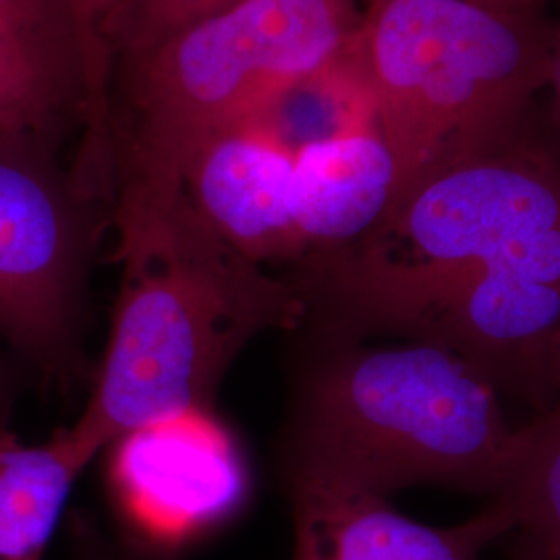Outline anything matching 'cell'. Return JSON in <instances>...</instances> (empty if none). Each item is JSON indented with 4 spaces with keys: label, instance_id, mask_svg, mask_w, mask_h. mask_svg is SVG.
<instances>
[{
    "label": "cell",
    "instance_id": "4fadbf2b",
    "mask_svg": "<svg viewBox=\"0 0 560 560\" xmlns=\"http://www.w3.org/2000/svg\"><path fill=\"white\" fill-rule=\"evenodd\" d=\"M494 501L511 515L520 540L560 552V400L520 428L513 474Z\"/></svg>",
    "mask_w": 560,
    "mask_h": 560
},
{
    "label": "cell",
    "instance_id": "277c9868",
    "mask_svg": "<svg viewBox=\"0 0 560 560\" xmlns=\"http://www.w3.org/2000/svg\"><path fill=\"white\" fill-rule=\"evenodd\" d=\"M550 55L552 36L534 15L471 0H361L340 65L397 161L400 198L517 131L548 85Z\"/></svg>",
    "mask_w": 560,
    "mask_h": 560
},
{
    "label": "cell",
    "instance_id": "ffe728a7",
    "mask_svg": "<svg viewBox=\"0 0 560 560\" xmlns=\"http://www.w3.org/2000/svg\"><path fill=\"white\" fill-rule=\"evenodd\" d=\"M515 560H560V552H548L529 541L520 540Z\"/></svg>",
    "mask_w": 560,
    "mask_h": 560
},
{
    "label": "cell",
    "instance_id": "9a60e30c",
    "mask_svg": "<svg viewBox=\"0 0 560 560\" xmlns=\"http://www.w3.org/2000/svg\"><path fill=\"white\" fill-rule=\"evenodd\" d=\"M71 560H168L148 555L127 541L106 538L90 515H73L69 527Z\"/></svg>",
    "mask_w": 560,
    "mask_h": 560
},
{
    "label": "cell",
    "instance_id": "3957f363",
    "mask_svg": "<svg viewBox=\"0 0 560 560\" xmlns=\"http://www.w3.org/2000/svg\"><path fill=\"white\" fill-rule=\"evenodd\" d=\"M520 453L492 376L416 339L345 347L301 390L293 453L390 497L411 486L499 494Z\"/></svg>",
    "mask_w": 560,
    "mask_h": 560
},
{
    "label": "cell",
    "instance_id": "d6986e66",
    "mask_svg": "<svg viewBox=\"0 0 560 560\" xmlns=\"http://www.w3.org/2000/svg\"><path fill=\"white\" fill-rule=\"evenodd\" d=\"M546 378L555 384L560 390V328L557 337L552 340L550 353H548V365H546Z\"/></svg>",
    "mask_w": 560,
    "mask_h": 560
},
{
    "label": "cell",
    "instance_id": "7a4b0ae2",
    "mask_svg": "<svg viewBox=\"0 0 560 560\" xmlns=\"http://www.w3.org/2000/svg\"><path fill=\"white\" fill-rule=\"evenodd\" d=\"M360 18V0H247L115 60L106 108L110 203L183 194L208 145L330 71Z\"/></svg>",
    "mask_w": 560,
    "mask_h": 560
},
{
    "label": "cell",
    "instance_id": "52a82bcc",
    "mask_svg": "<svg viewBox=\"0 0 560 560\" xmlns=\"http://www.w3.org/2000/svg\"><path fill=\"white\" fill-rule=\"evenodd\" d=\"M104 451L119 538L148 555L180 560L235 525L252 501L249 465L212 407L148 421Z\"/></svg>",
    "mask_w": 560,
    "mask_h": 560
},
{
    "label": "cell",
    "instance_id": "44dd1931",
    "mask_svg": "<svg viewBox=\"0 0 560 560\" xmlns=\"http://www.w3.org/2000/svg\"><path fill=\"white\" fill-rule=\"evenodd\" d=\"M80 2L85 7V11L101 23V27L104 25V20L108 18L110 9L117 4V0H80Z\"/></svg>",
    "mask_w": 560,
    "mask_h": 560
},
{
    "label": "cell",
    "instance_id": "2e32d148",
    "mask_svg": "<svg viewBox=\"0 0 560 560\" xmlns=\"http://www.w3.org/2000/svg\"><path fill=\"white\" fill-rule=\"evenodd\" d=\"M20 384V370L13 368V361L0 358V434L9 432Z\"/></svg>",
    "mask_w": 560,
    "mask_h": 560
},
{
    "label": "cell",
    "instance_id": "5bb4252c",
    "mask_svg": "<svg viewBox=\"0 0 560 560\" xmlns=\"http://www.w3.org/2000/svg\"><path fill=\"white\" fill-rule=\"evenodd\" d=\"M243 2L247 0H117L102 25L110 65Z\"/></svg>",
    "mask_w": 560,
    "mask_h": 560
},
{
    "label": "cell",
    "instance_id": "5b68a950",
    "mask_svg": "<svg viewBox=\"0 0 560 560\" xmlns=\"http://www.w3.org/2000/svg\"><path fill=\"white\" fill-rule=\"evenodd\" d=\"M560 226V159L517 131L411 185L363 240L301 261L291 282L340 335L405 332L448 284Z\"/></svg>",
    "mask_w": 560,
    "mask_h": 560
},
{
    "label": "cell",
    "instance_id": "8992f818",
    "mask_svg": "<svg viewBox=\"0 0 560 560\" xmlns=\"http://www.w3.org/2000/svg\"><path fill=\"white\" fill-rule=\"evenodd\" d=\"M102 206L59 145L0 129V339L46 381L88 372L81 326Z\"/></svg>",
    "mask_w": 560,
    "mask_h": 560
},
{
    "label": "cell",
    "instance_id": "30bf717a",
    "mask_svg": "<svg viewBox=\"0 0 560 560\" xmlns=\"http://www.w3.org/2000/svg\"><path fill=\"white\" fill-rule=\"evenodd\" d=\"M287 494L291 560H481L490 544L515 534L501 502L459 525L432 527L399 513L381 492L298 455L287 469Z\"/></svg>",
    "mask_w": 560,
    "mask_h": 560
},
{
    "label": "cell",
    "instance_id": "ba28073f",
    "mask_svg": "<svg viewBox=\"0 0 560 560\" xmlns=\"http://www.w3.org/2000/svg\"><path fill=\"white\" fill-rule=\"evenodd\" d=\"M110 55L80 0H0V129L80 145L81 173L108 179Z\"/></svg>",
    "mask_w": 560,
    "mask_h": 560
},
{
    "label": "cell",
    "instance_id": "7c38bea8",
    "mask_svg": "<svg viewBox=\"0 0 560 560\" xmlns=\"http://www.w3.org/2000/svg\"><path fill=\"white\" fill-rule=\"evenodd\" d=\"M90 460L71 428L42 444L0 434V560H44Z\"/></svg>",
    "mask_w": 560,
    "mask_h": 560
},
{
    "label": "cell",
    "instance_id": "8fae6325",
    "mask_svg": "<svg viewBox=\"0 0 560 560\" xmlns=\"http://www.w3.org/2000/svg\"><path fill=\"white\" fill-rule=\"evenodd\" d=\"M399 194L397 161L370 120L301 145L291 185L298 264L370 235Z\"/></svg>",
    "mask_w": 560,
    "mask_h": 560
},
{
    "label": "cell",
    "instance_id": "e0dca14e",
    "mask_svg": "<svg viewBox=\"0 0 560 560\" xmlns=\"http://www.w3.org/2000/svg\"><path fill=\"white\" fill-rule=\"evenodd\" d=\"M548 85L552 88V110H555V122L560 136V27L552 36V55H550V75Z\"/></svg>",
    "mask_w": 560,
    "mask_h": 560
},
{
    "label": "cell",
    "instance_id": "ac0fdd59",
    "mask_svg": "<svg viewBox=\"0 0 560 560\" xmlns=\"http://www.w3.org/2000/svg\"><path fill=\"white\" fill-rule=\"evenodd\" d=\"M478 2L481 7L497 9L504 13H520V15H534L536 9L544 4L546 0H471Z\"/></svg>",
    "mask_w": 560,
    "mask_h": 560
},
{
    "label": "cell",
    "instance_id": "9c48e42d",
    "mask_svg": "<svg viewBox=\"0 0 560 560\" xmlns=\"http://www.w3.org/2000/svg\"><path fill=\"white\" fill-rule=\"evenodd\" d=\"M559 328L560 226L517 241L463 275L405 332L442 345L486 372L494 363H525L546 374Z\"/></svg>",
    "mask_w": 560,
    "mask_h": 560
},
{
    "label": "cell",
    "instance_id": "6da1fadb",
    "mask_svg": "<svg viewBox=\"0 0 560 560\" xmlns=\"http://www.w3.org/2000/svg\"><path fill=\"white\" fill-rule=\"evenodd\" d=\"M110 219L119 298L92 397L71 425L92 457L148 421L212 407L249 340L307 320L291 279L241 254L185 194L115 201Z\"/></svg>",
    "mask_w": 560,
    "mask_h": 560
}]
</instances>
